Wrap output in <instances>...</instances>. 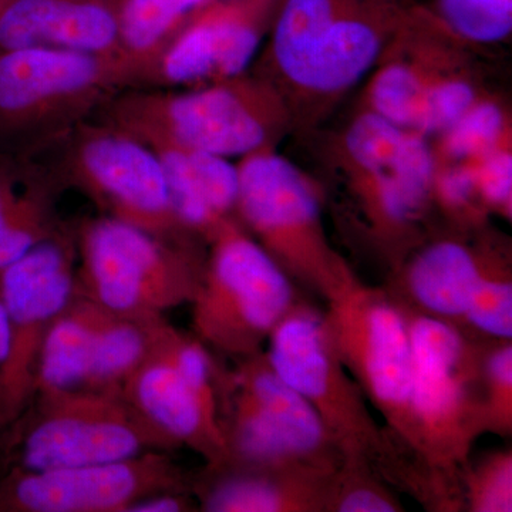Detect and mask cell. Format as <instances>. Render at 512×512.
<instances>
[{"instance_id":"cell-5","label":"cell","mask_w":512,"mask_h":512,"mask_svg":"<svg viewBox=\"0 0 512 512\" xmlns=\"http://www.w3.org/2000/svg\"><path fill=\"white\" fill-rule=\"evenodd\" d=\"M235 164V220L293 284L325 301L353 272L326 232L325 187L278 147L254 151Z\"/></svg>"},{"instance_id":"cell-19","label":"cell","mask_w":512,"mask_h":512,"mask_svg":"<svg viewBox=\"0 0 512 512\" xmlns=\"http://www.w3.org/2000/svg\"><path fill=\"white\" fill-rule=\"evenodd\" d=\"M507 254L504 244L491 239H434L417 245L396 266L399 291L390 292L407 311L463 329L478 286L491 266Z\"/></svg>"},{"instance_id":"cell-18","label":"cell","mask_w":512,"mask_h":512,"mask_svg":"<svg viewBox=\"0 0 512 512\" xmlns=\"http://www.w3.org/2000/svg\"><path fill=\"white\" fill-rule=\"evenodd\" d=\"M279 0H207L151 64L143 83L187 89L247 73Z\"/></svg>"},{"instance_id":"cell-16","label":"cell","mask_w":512,"mask_h":512,"mask_svg":"<svg viewBox=\"0 0 512 512\" xmlns=\"http://www.w3.org/2000/svg\"><path fill=\"white\" fill-rule=\"evenodd\" d=\"M198 480L168 451L87 466L22 470L0 487V510L20 512H127L161 493H195Z\"/></svg>"},{"instance_id":"cell-33","label":"cell","mask_w":512,"mask_h":512,"mask_svg":"<svg viewBox=\"0 0 512 512\" xmlns=\"http://www.w3.org/2000/svg\"><path fill=\"white\" fill-rule=\"evenodd\" d=\"M485 214L511 220L512 214V147L498 148L463 163Z\"/></svg>"},{"instance_id":"cell-7","label":"cell","mask_w":512,"mask_h":512,"mask_svg":"<svg viewBox=\"0 0 512 512\" xmlns=\"http://www.w3.org/2000/svg\"><path fill=\"white\" fill-rule=\"evenodd\" d=\"M333 346L359 384L390 440L424 483L416 458L412 410V340L406 312L393 293L366 284L356 272L328 298L323 309Z\"/></svg>"},{"instance_id":"cell-13","label":"cell","mask_w":512,"mask_h":512,"mask_svg":"<svg viewBox=\"0 0 512 512\" xmlns=\"http://www.w3.org/2000/svg\"><path fill=\"white\" fill-rule=\"evenodd\" d=\"M121 390L178 446L204 458L207 471L227 467L220 421V370L210 349L194 335L161 320L146 359Z\"/></svg>"},{"instance_id":"cell-2","label":"cell","mask_w":512,"mask_h":512,"mask_svg":"<svg viewBox=\"0 0 512 512\" xmlns=\"http://www.w3.org/2000/svg\"><path fill=\"white\" fill-rule=\"evenodd\" d=\"M404 309V308H403ZM412 340L410 410L416 458L436 511L463 510L461 474L485 430L488 343L444 320L404 309Z\"/></svg>"},{"instance_id":"cell-25","label":"cell","mask_w":512,"mask_h":512,"mask_svg":"<svg viewBox=\"0 0 512 512\" xmlns=\"http://www.w3.org/2000/svg\"><path fill=\"white\" fill-rule=\"evenodd\" d=\"M164 316L136 318L103 309L94 335L92 357L83 387L121 389L146 359L157 325Z\"/></svg>"},{"instance_id":"cell-6","label":"cell","mask_w":512,"mask_h":512,"mask_svg":"<svg viewBox=\"0 0 512 512\" xmlns=\"http://www.w3.org/2000/svg\"><path fill=\"white\" fill-rule=\"evenodd\" d=\"M265 352L275 372L311 404L343 463L372 468L397 487L402 454L340 360L323 311L301 296L269 336Z\"/></svg>"},{"instance_id":"cell-9","label":"cell","mask_w":512,"mask_h":512,"mask_svg":"<svg viewBox=\"0 0 512 512\" xmlns=\"http://www.w3.org/2000/svg\"><path fill=\"white\" fill-rule=\"evenodd\" d=\"M76 295L116 315L156 318L191 303L205 258L177 244L103 217L79 232Z\"/></svg>"},{"instance_id":"cell-27","label":"cell","mask_w":512,"mask_h":512,"mask_svg":"<svg viewBox=\"0 0 512 512\" xmlns=\"http://www.w3.org/2000/svg\"><path fill=\"white\" fill-rule=\"evenodd\" d=\"M420 5L467 47L493 46L510 39L512 0H430Z\"/></svg>"},{"instance_id":"cell-12","label":"cell","mask_w":512,"mask_h":512,"mask_svg":"<svg viewBox=\"0 0 512 512\" xmlns=\"http://www.w3.org/2000/svg\"><path fill=\"white\" fill-rule=\"evenodd\" d=\"M133 83L136 74L121 56L0 50V131L36 140L62 136Z\"/></svg>"},{"instance_id":"cell-22","label":"cell","mask_w":512,"mask_h":512,"mask_svg":"<svg viewBox=\"0 0 512 512\" xmlns=\"http://www.w3.org/2000/svg\"><path fill=\"white\" fill-rule=\"evenodd\" d=\"M163 164L175 214L192 237L208 242L235 218L237 164L228 158L167 141L146 143Z\"/></svg>"},{"instance_id":"cell-8","label":"cell","mask_w":512,"mask_h":512,"mask_svg":"<svg viewBox=\"0 0 512 512\" xmlns=\"http://www.w3.org/2000/svg\"><path fill=\"white\" fill-rule=\"evenodd\" d=\"M192 306V335L208 349L242 359L261 352L301 289L231 218L207 242Z\"/></svg>"},{"instance_id":"cell-21","label":"cell","mask_w":512,"mask_h":512,"mask_svg":"<svg viewBox=\"0 0 512 512\" xmlns=\"http://www.w3.org/2000/svg\"><path fill=\"white\" fill-rule=\"evenodd\" d=\"M339 468V467H338ZM335 470L319 467L208 471L195 494L208 512H326Z\"/></svg>"},{"instance_id":"cell-26","label":"cell","mask_w":512,"mask_h":512,"mask_svg":"<svg viewBox=\"0 0 512 512\" xmlns=\"http://www.w3.org/2000/svg\"><path fill=\"white\" fill-rule=\"evenodd\" d=\"M511 134L507 107L487 92L430 144L437 164H456L512 147Z\"/></svg>"},{"instance_id":"cell-20","label":"cell","mask_w":512,"mask_h":512,"mask_svg":"<svg viewBox=\"0 0 512 512\" xmlns=\"http://www.w3.org/2000/svg\"><path fill=\"white\" fill-rule=\"evenodd\" d=\"M121 0H6L0 6V50L52 47L121 56Z\"/></svg>"},{"instance_id":"cell-30","label":"cell","mask_w":512,"mask_h":512,"mask_svg":"<svg viewBox=\"0 0 512 512\" xmlns=\"http://www.w3.org/2000/svg\"><path fill=\"white\" fill-rule=\"evenodd\" d=\"M406 510L393 485L375 470L343 463L329 484L326 512H403Z\"/></svg>"},{"instance_id":"cell-1","label":"cell","mask_w":512,"mask_h":512,"mask_svg":"<svg viewBox=\"0 0 512 512\" xmlns=\"http://www.w3.org/2000/svg\"><path fill=\"white\" fill-rule=\"evenodd\" d=\"M416 0H279L258 76L312 128L366 80Z\"/></svg>"},{"instance_id":"cell-36","label":"cell","mask_w":512,"mask_h":512,"mask_svg":"<svg viewBox=\"0 0 512 512\" xmlns=\"http://www.w3.org/2000/svg\"><path fill=\"white\" fill-rule=\"evenodd\" d=\"M10 345H12V326H10L8 309L0 296V369L8 360Z\"/></svg>"},{"instance_id":"cell-23","label":"cell","mask_w":512,"mask_h":512,"mask_svg":"<svg viewBox=\"0 0 512 512\" xmlns=\"http://www.w3.org/2000/svg\"><path fill=\"white\" fill-rule=\"evenodd\" d=\"M101 312L97 303L76 295L57 316L40 350L35 394L84 386Z\"/></svg>"},{"instance_id":"cell-10","label":"cell","mask_w":512,"mask_h":512,"mask_svg":"<svg viewBox=\"0 0 512 512\" xmlns=\"http://www.w3.org/2000/svg\"><path fill=\"white\" fill-rule=\"evenodd\" d=\"M220 372V420L231 468H338L343 458L311 404L265 349Z\"/></svg>"},{"instance_id":"cell-32","label":"cell","mask_w":512,"mask_h":512,"mask_svg":"<svg viewBox=\"0 0 512 512\" xmlns=\"http://www.w3.org/2000/svg\"><path fill=\"white\" fill-rule=\"evenodd\" d=\"M485 430L501 437L512 434V339L491 340L483 363Z\"/></svg>"},{"instance_id":"cell-15","label":"cell","mask_w":512,"mask_h":512,"mask_svg":"<svg viewBox=\"0 0 512 512\" xmlns=\"http://www.w3.org/2000/svg\"><path fill=\"white\" fill-rule=\"evenodd\" d=\"M77 242L57 229L0 272L12 345L0 369V421L13 419L35 396L40 350L50 326L76 296Z\"/></svg>"},{"instance_id":"cell-4","label":"cell","mask_w":512,"mask_h":512,"mask_svg":"<svg viewBox=\"0 0 512 512\" xmlns=\"http://www.w3.org/2000/svg\"><path fill=\"white\" fill-rule=\"evenodd\" d=\"M104 107L107 123L144 143L167 141L228 160L278 147L293 130L284 96L248 72L187 89L117 94Z\"/></svg>"},{"instance_id":"cell-17","label":"cell","mask_w":512,"mask_h":512,"mask_svg":"<svg viewBox=\"0 0 512 512\" xmlns=\"http://www.w3.org/2000/svg\"><path fill=\"white\" fill-rule=\"evenodd\" d=\"M466 49L416 0L366 77L360 109L417 133L427 104L476 72Z\"/></svg>"},{"instance_id":"cell-3","label":"cell","mask_w":512,"mask_h":512,"mask_svg":"<svg viewBox=\"0 0 512 512\" xmlns=\"http://www.w3.org/2000/svg\"><path fill=\"white\" fill-rule=\"evenodd\" d=\"M322 165L366 237L399 265L434 210L429 138L359 107L326 141Z\"/></svg>"},{"instance_id":"cell-24","label":"cell","mask_w":512,"mask_h":512,"mask_svg":"<svg viewBox=\"0 0 512 512\" xmlns=\"http://www.w3.org/2000/svg\"><path fill=\"white\" fill-rule=\"evenodd\" d=\"M207 0H121L120 55L143 83L151 64Z\"/></svg>"},{"instance_id":"cell-31","label":"cell","mask_w":512,"mask_h":512,"mask_svg":"<svg viewBox=\"0 0 512 512\" xmlns=\"http://www.w3.org/2000/svg\"><path fill=\"white\" fill-rule=\"evenodd\" d=\"M463 510L470 512L512 511V451L494 450L468 460L461 474Z\"/></svg>"},{"instance_id":"cell-28","label":"cell","mask_w":512,"mask_h":512,"mask_svg":"<svg viewBox=\"0 0 512 512\" xmlns=\"http://www.w3.org/2000/svg\"><path fill=\"white\" fill-rule=\"evenodd\" d=\"M463 329L487 340L512 339V269L510 254L498 259L478 286Z\"/></svg>"},{"instance_id":"cell-11","label":"cell","mask_w":512,"mask_h":512,"mask_svg":"<svg viewBox=\"0 0 512 512\" xmlns=\"http://www.w3.org/2000/svg\"><path fill=\"white\" fill-rule=\"evenodd\" d=\"M20 440L22 470L87 466L181 448L121 389L36 393Z\"/></svg>"},{"instance_id":"cell-35","label":"cell","mask_w":512,"mask_h":512,"mask_svg":"<svg viewBox=\"0 0 512 512\" xmlns=\"http://www.w3.org/2000/svg\"><path fill=\"white\" fill-rule=\"evenodd\" d=\"M18 195L12 180H9L5 175H0V237H2L6 225H8Z\"/></svg>"},{"instance_id":"cell-29","label":"cell","mask_w":512,"mask_h":512,"mask_svg":"<svg viewBox=\"0 0 512 512\" xmlns=\"http://www.w3.org/2000/svg\"><path fill=\"white\" fill-rule=\"evenodd\" d=\"M57 229L52 195L47 188L36 187L19 194L0 237V272L52 237Z\"/></svg>"},{"instance_id":"cell-14","label":"cell","mask_w":512,"mask_h":512,"mask_svg":"<svg viewBox=\"0 0 512 512\" xmlns=\"http://www.w3.org/2000/svg\"><path fill=\"white\" fill-rule=\"evenodd\" d=\"M67 174L106 212L165 241L192 244L177 214L156 151L114 124L82 123L66 156Z\"/></svg>"},{"instance_id":"cell-34","label":"cell","mask_w":512,"mask_h":512,"mask_svg":"<svg viewBox=\"0 0 512 512\" xmlns=\"http://www.w3.org/2000/svg\"><path fill=\"white\" fill-rule=\"evenodd\" d=\"M192 493H161L137 501L127 512H190L200 510L192 501Z\"/></svg>"}]
</instances>
